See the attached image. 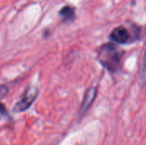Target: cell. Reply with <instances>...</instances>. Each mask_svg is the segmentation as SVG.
<instances>
[{
	"instance_id": "obj_1",
	"label": "cell",
	"mask_w": 146,
	"mask_h": 145,
	"mask_svg": "<svg viewBox=\"0 0 146 145\" xmlns=\"http://www.w3.org/2000/svg\"><path fill=\"white\" fill-rule=\"evenodd\" d=\"M98 60L111 73H117L121 67L124 50L114 43H106L98 48Z\"/></svg>"
},
{
	"instance_id": "obj_2",
	"label": "cell",
	"mask_w": 146,
	"mask_h": 145,
	"mask_svg": "<svg viewBox=\"0 0 146 145\" xmlns=\"http://www.w3.org/2000/svg\"><path fill=\"white\" fill-rule=\"evenodd\" d=\"M38 97V89L36 87H28L23 93L20 100L14 105L13 111L15 113H21L27 110L34 103Z\"/></svg>"
},
{
	"instance_id": "obj_3",
	"label": "cell",
	"mask_w": 146,
	"mask_h": 145,
	"mask_svg": "<svg viewBox=\"0 0 146 145\" xmlns=\"http://www.w3.org/2000/svg\"><path fill=\"white\" fill-rule=\"evenodd\" d=\"M110 38L117 44H127L133 40L132 33L124 26H119L114 28L110 34Z\"/></svg>"
},
{
	"instance_id": "obj_4",
	"label": "cell",
	"mask_w": 146,
	"mask_h": 145,
	"mask_svg": "<svg viewBox=\"0 0 146 145\" xmlns=\"http://www.w3.org/2000/svg\"><path fill=\"white\" fill-rule=\"evenodd\" d=\"M97 94H98V88L96 86H92L86 91L81 106H80V115H83L84 114H86L87 110L91 108V106L92 105V103H94L96 99Z\"/></svg>"
},
{
	"instance_id": "obj_5",
	"label": "cell",
	"mask_w": 146,
	"mask_h": 145,
	"mask_svg": "<svg viewBox=\"0 0 146 145\" xmlns=\"http://www.w3.org/2000/svg\"><path fill=\"white\" fill-rule=\"evenodd\" d=\"M58 14L63 22H70L75 17V9L73 6L66 5L59 10Z\"/></svg>"
},
{
	"instance_id": "obj_6",
	"label": "cell",
	"mask_w": 146,
	"mask_h": 145,
	"mask_svg": "<svg viewBox=\"0 0 146 145\" xmlns=\"http://www.w3.org/2000/svg\"><path fill=\"white\" fill-rule=\"evenodd\" d=\"M9 92V88L4 85H0V100L7 96Z\"/></svg>"
},
{
	"instance_id": "obj_7",
	"label": "cell",
	"mask_w": 146,
	"mask_h": 145,
	"mask_svg": "<svg viewBox=\"0 0 146 145\" xmlns=\"http://www.w3.org/2000/svg\"><path fill=\"white\" fill-rule=\"evenodd\" d=\"M0 114L2 115H7V109H6L5 106L2 103H0Z\"/></svg>"
}]
</instances>
